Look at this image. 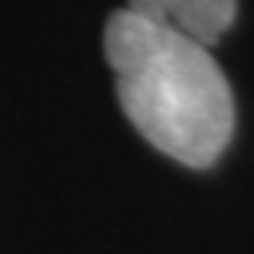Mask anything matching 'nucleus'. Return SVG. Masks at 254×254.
Segmentation results:
<instances>
[{
  "instance_id": "obj_1",
  "label": "nucleus",
  "mask_w": 254,
  "mask_h": 254,
  "mask_svg": "<svg viewBox=\"0 0 254 254\" xmlns=\"http://www.w3.org/2000/svg\"><path fill=\"white\" fill-rule=\"evenodd\" d=\"M105 56L127 121L153 150L192 170L225 153L235 134V98L209 46L118 10L105 26Z\"/></svg>"
},
{
  "instance_id": "obj_2",
  "label": "nucleus",
  "mask_w": 254,
  "mask_h": 254,
  "mask_svg": "<svg viewBox=\"0 0 254 254\" xmlns=\"http://www.w3.org/2000/svg\"><path fill=\"white\" fill-rule=\"evenodd\" d=\"M124 10L153 23H166L202 46H215L232 30L238 0H127Z\"/></svg>"
}]
</instances>
